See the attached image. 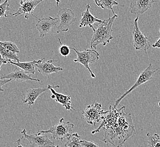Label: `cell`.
Here are the masks:
<instances>
[{"label":"cell","instance_id":"16","mask_svg":"<svg viewBox=\"0 0 160 147\" xmlns=\"http://www.w3.org/2000/svg\"><path fill=\"white\" fill-rule=\"evenodd\" d=\"M48 86L47 87L38 88H31L26 91L24 98L22 99L23 102L27 104L28 106L30 107L34 104L36 100L43 93L49 90Z\"/></svg>","mask_w":160,"mask_h":147},{"label":"cell","instance_id":"23","mask_svg":"<svg viewBox=\"0 0 160 147\" xmlns=\"http://www.w3.org/2000/svg\"><path fill=\"white\" fill-rule=\"evenodd\" d=\"M0 45L12 52L16 53H19L20 52V50L18 48V46L16 45L15 43H12V41H0Z\"/></svg>","mask_w":160,"mask_h":147},{"label":"cell","instance_id":"24","mask_svg":"<svg viewBox=\"0 0 160 147\" xmlns=\"http://www.w3.org/2000/svg\"><path fill=\"white\" fill-rule=\"evenodd\" d=\"M9 0H5L3 3H0V18L8 17L6 12L10 10L9 4L8 3Z\"/></svg>","mask_w":160,"mask_h":147},{"label":"cell","instance_id":"15","mask_svg":"<svg viewBox=\"0 0 160 147\" xmlns=\"http://www.w3.org/2000/svg\"><path fill=\"white\" fill-rule=\"evenodd\" d=\"M58 60H49L47 62H42L41 63L35 64V67L38 69V72L43 75L48 76L53 73H57L64 69L61 67H56L53 62H56Z\"/></svg>","mask_w":160,"mask_h":147},{"label":"cell","instance_id":"11","mask_svg":"<svg viewBox=\"0 0 160 147\" xmlns=\"http://www.w3.org/2000/svg\"><path fill=\"white\" fill-rule=\"evenodd\" d=\"M58 22V19L57 18H53L51 17H48L46 18L39 19L36 25V28L39 32L40 37L43 38L49 34Z\"/></svg>","mask_w":160,"mask_h":147},{"label":"cell","instance_id":"9","mask_svg":"<svg viewBox=\"0 0 160 147\" xmlns=\"http://www.w3.org/2000/svg\"><path fill=\"white\" fill-rule=\"evenodd\" d=\"M103 110L102 109V104L96 103L89 105L82 111L83 118L90 125L96 126L97 123L101 121V116Z\"/></svg>","mask_w":160,"mask_h":147},{"label":"cell","instance_id":"6","mask_svg":"<svg viewBox=\"0 0 160 147\" xmlns=\"http://www.w3.org/2000/svg\"><path fill=\"white\" fill-rule=\"evenodd\" d=\"M139 16L134 21L133 27V45L137 50H142L147 53L148 49L151 46V43L145 34L140 31L138 25Z\"/></svg>","mask_w":160,"mask_h":147},{"label":"cell","instance_id":"20","mask_svg":"<svg viewBox=\"0 0 160 147\" xmlns=\"http://www.w3.org/2000/svg\"><path fill=\"white\" fill-rule=\"evenodd\" d=\"M0 54L2 55V58L7 60L9 62L12 60H14L17 62H19L20 60L19 57L16 53L12 52L6 49L3 46L0 45Z\"/></svg>","mask_w":160,"mask_h":147},{"label":"cell","instance_id":"1","mask_svg":"<svg viewBox=\"0 0 160 147\" xmlns=\"http://www.w3.org/2000/svg\"><path fill=\"white\" fill-rule=\"evenodd\" d=\"M125 109L124 106L117 109L110 105L108 110L102 113L101 125L92 131V134L99 132L103 129L105 134L103 141L108 146L111 144L112 147H122L136 134L131 114L126 113Z\"/></svg>","mask_w":160,"mask_h":147},{"label":"cell","instance_id":"13","mask_svg":"<svg viewBox=\"0 0 160 147\" xmlns=\"http://www.w3.org/2000/svg\"><path fill=\"white\" fill-rule=\"evenodd\" d=\"M155 2V0H132L129 7L130 12L139 16L149 9Z\"/></svg>","mask_w":160,"mask_h":147},{"label":"cell","instance_id":"30","mask_svg":"<svg viewBox=\"0 0 160 147\" xmlns=\"http://www.w3.org/2000/svg\"><path fill=\"white\" fill-rule=\"evenodd\" d=\"M16 144L17 147H25L22 144L21 139V138H19L16 141Z\"/></svg>","mask_w":160,"mask_h":147},{"label":"cell","instance_id":"32","mask_svg":"<svg viewBox=\"0 0 160 147\" xmlns=\"http://www.w3.org/2000/svg\"><path fill=\"white\" fill-rule=\"evenodd\" d=\"M55 147H61L59 145H56Z\"/></svg>","mask_w":160,"mask_h":147},{"label":"cell","instance_id":"8","mask_svg":"<svg viewBox=\"0 0 160 147\" xmlns=\"http://www.w3.org/2000/svg\"><path fill=\"white\" fill-rule=\"evenodd\" d=\"M57 18L58 21L60 22L59 26L57 27L58 34L69 31L71 25L76 21V19L74 17V12L68 8L59 10L57 14Z\"/></svg>","mask_w":160,"mask_h":147},{"label":"cell","instance_id":"5","mask_svg":"<svg viewBox=\"0 0 160 147\" xmlns=\"http://www.w3.org/2000/svg\"><path fill=\"white\" fill-rule=\"evenodd\" d=\"M160 69V68H157L156 69H154L153 67V64H149L148 67L146 68L144 70L142 71V73L140 74L139 77H138V78L135 84L128 91H127L126 92H125L123 95H122L119 98H118L117 100L115 101L114 107H117L118 106V105L120 104V102L123 100V98L126 97V96L132 92L133 90H135L136 88L139 87V86H140L142 84L147 83V82H148V81L152 79L154 77V74H156L157 71L159 70Z\"/></svg>","mask_w":160,"mask_h":147},{"label":"cell","instance_id":"18","mask_svg":"<svg viewBox=\"0 0 160 147\" xmlns=\"http://www.w3.org/2000/svg\"><path fill=\"white\" fill-rule=\"evenodd\" d=\"M44 59H45V58L43 57L41 59L38 60V61L34 60L33 61L28 62H14L11 61L9 63L13 64L16 66H17L18 68H20L21 69L23 70L26 73L34 75L35 73V64L41 63Z\"/></svg>","mask_w":160,"mask_h":147},{"label":"cell","instance_id":"29","mask_svg":"<svg viewBox=\"0 0 160 147\" xmlns=\"http://www.w3.org/2000/svg\"><path fill=\"white\" fill-rule=\"evenodd\" d=\"M159 31H160V29ZM152 46H153V48H159V49H160V37L158 39V40H157V41L155 42V43L152 45Z\"/></svg>","mask_w":160,"mask_h":147},{"label":"cell","instance_id":"25","mask_svg":"<svg viewBox=\"0 0 160 147\" xmlns=\"http://www.w3.org/2000/svg\"><path fill=\"white\" fill-rule=\"evenodd\" d=\"M59 41L60 44V46L59 48V53L62 56H63L64 57H67L70 54L71 48L67 46V45H66L62 44L60 39H59Z\"/></svg>","mask_w":160,"mask_h":147},{"label":"cell","instance_id":"28","mask_svg":"<svg viewBox=\"0 0 160 147\" xmlns=\"http://www.w3.org/2000/svg\"><path fill=\"white\" fill-rule=\"evenodd\" d=\"M8 63H9V62L6 59H3L1 55L0 54V70H1V67H2V64H8Z\"/></svg>","mask_w":160,"mask_h":147},{"label":"cell","instance_id":"12","mask_svg":"<svg viewBox=\"0 0 160 147\" xmlns=\"http://www.w3.org/2000/svg\"><path fill=\"white\" fill-rule=\"evenodd\" d=\"M48 87L49 88V90L52 93V95L51 96L52 99L55 100L57 102L62 105V106L64 107L65 109L67 110H74V111L76 110L74 107L71 106L72 101H71V96L70 95H63L56 92L55 90V88H59L60 86H52L51 85H48Z\"/></svg>","mask_w":160,"mask_h":147},{"label":"cell","instance_id":"26","mask_svg":"<svg viewBox=\"0 0 160 147\" xmlns=\"http://www.w3.org/2000/svg\"><path fill=\"white\" fill-rule=\"evenodd\" d=\"M80 143L82 147H99L98 145L92 141L87 140H80Z\"/></svg>","mask_w":160,"mask_h":147},{"label":"cell","instance_id":"2","mask_svg":"<svg viewBox=\"0 0 160 147\" xmlns=\"http://www.w3.org/2000/svg\"><path fill=\"white\" fill-rule=\"evenodd\" d=\"M118 17V16L116 14L111 17L109 14L108 18L103 20L101 23H98V25H96L97 27V30L93 26L90 28L93 31V35L90 41V48L92 49H96L97 45L99 44L106 46L114 38L112 36L113 31L112 26L115 19Z\"/></svg>","mask_w":160,"mask_h":147},{"label":"cell","instance_id":"19","mask_svg":"<svg viewBox=\"0 0 160 147\" xmlns=\"http://www.w3.org/2000/svg\"><path fill=\"white\" fill-rule=\"evenodd\" d=\"M96 5L102 9L111 10L114 15H116L113 9V6L118 5V2L116 0H94Z\"/></svg>","mask_w":160,"mask_h":147},{"label":"cell","instance_id":"27","mask_svg":"<svg viewBox=\"0 0 160 147\" xmlns=\"http://www.w3.org/2000/svg\"><path fill=\"white\" fill-rule=\"evenodd\" d=\"M11 81H12V80L10 79H0V91H3V89L2 88V87L6 83H9Z\"/></svg>","mask_w":160,"mask_h":147},{"label":"cell","instance_id":"21","mask_svg":"<svg viewBox=\"0 0 160 147\" xmlns=\"http://www.w3.org/2000/svg\"><path fill=\"white\" fill-rule=\"evenodd\" d=\"M65 147H82L80 143V136L77 133L71 134L65 144Z\"/></svg>","mask_w":160,"mask_h":147},{"label":"cell","instance_id":"4","mask_svg":"<svg viewBox=\"0 0 160 147\" xmlns=\"http://www.w3.org/2000/svg\"><path fill=\"white\" fill-rule=\"evenodd\" d=\"M71 49L73 50L77 54V57L74 59V62H78L82 64L85 68L88 69L92 78H96V75L92 73L89 67V64H93L98 61L99 59L100 55L97 51L94 49H86L82 52L78 51L74 48H71Z\"/></svg>","mask_w":160,"mask_h":147},{"label":"cell","instance_id":"33","mask_svg":"<svg viewBox=\"0 0 160 147\" xmlns=\"http://www.w3.org/2000/svg\"><path fill=\"white\" fill-rule=\"evenodd\" d=\"M158 105H159V107H160V102H159V103H158Z\"/></svg>","mask_w":160,"mask_h":147},{"label":"cell","instance_id":"14","mask_svg":"<svg viewBox=\"0 0 160 147\" xmlns=\"http://www.w3.org/2000/svg\"><path fill=\"white\" fill-rule=\"evenodd\" d=\"M1 79H10L14 80L17 82H22L27 80H34L40 82V80L38 79H35L30 76V74L26 73L22 69H19L17 66H15L14 70L9 74H3L1 76Z\"/></svg>","mask_w":160,"mask_h":147},{"label":"cell","instance_id":"22","mask_svg":"<svg viewBox=\"0 0 160 147\" xmlns=\"http://www.w3.org/2000/svg\"><path fill=\"white\" fill-rule=\"evenodd\" d=\"M148 138V145L149 147H160V136L156 133L152 134L148 132L147 134Z\"/></svg>","mask_w":160,"mask_h":147},{"label":"cell","instance_id":"7","mask_svg":"<svg viewBox=\"0 0 160 147\" xmlns=\"http://www.w3.org/2000/svg\"><path fill=\"white\" fill-rule=\"evenodd\" d=\"M22 135L25 139L29 141L31 147H55V144L47 136L46 134H43L39 131L37 133L28 135L26 129L21 132Z\"/></svg>","mask_w":160,"mask_h":147},{"label":"cell","instance_id":"31","mask_svg":"<svg viewBox=\"0 0 160 147\" xmlns=\"http://www.w3.org/2000/svg\"><path fill=\"white\" fill-rule=\"evenodd\" d=\"M56 2V6L57 7H59V3L60 2V0H55Z\"/></svg>","mask_w":160,"mask_h":147},{"label":"cell","instance_id":"3","mask_svg":"<svg viewBox=\"0 0 160 147\" xmlns=\"http://www.w3.org/2000/svg\"><path fill=\"white\" fill-rule=\"evenodd\" d=\"M74 124L70 122H65L64 119L62 118L59 123L52 126L48 130H42L40 132L43 134H51L53 139L63 140L68 138L71 135V132L74 128Z\"/></svg>","mask_w":160,"mask_h":147},{"label":"cell","instance_id":"17","mask_svg":"<svg viewBox=\"0 0 160 147\" xmlns=\"http://www.w3.org/2000/svg\"><path fill=\"white\" fill-rule=\"evenodd\" d=\"M86 11L82 12L81 14V18L80 20V25L79 27L81 28L82 27H87L89 26L90 28L92 27V24L94 23H101L103 21L99 19L96 17L92 16L90 13V9H91V7L89 4H87L86 5Z\"/></svg>","mask_w":160,"mask_h":147},{"label":"cell","instance_id":"10","mask_svg":"<svg viewBox=\"0 0 160 147\" xmlns=\"http://www.w3.org/2000/svg\"><path fill=\"white\" fill-rule=\"evenodd\" d=\"M44 0H21L19 9L14 13H9L10 16H17L25 15L26 19H28L30 16H33L39 19L33 14L36 7Z\"/></svg>","mask_w":160,"mask_h":147}]
</instances>
